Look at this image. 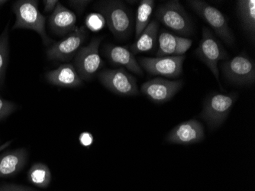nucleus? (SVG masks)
Segmentation results:
<instances>
[{
  "label": "nucleus",
  "mask_w": 255,
  "mask_h": 191,
  "mask_svg": "<svg viewBox=\"0 0 255 191\" xmlns=\"http://www.w3.org/2000/svg\"><path fill=\"white\" fill-rule=\"evenodd\" d=\"M102 40L103 37L93 38L90 44L80 47L76 54L73 65L83 81L91 80L104 64L99 51Z\"/></svg>",
  "instance_id": "0eeeda50"
},
{
  "label": "nucleus",
  "mask_w": 255,
  "mask_h": 191,
  "mask_svg": "<svg viewBox=\"0 0 255 191\" xmlns=\"http://www.w3.org/2000/svg\"><path fill=\"white\" fill-rule=\"evenodd\" d=\"M45 77L52 85L65 88H75L83 84V80L71 64H61L57 68L48 71Z\"/></svg>",
  "instance_id": "f3484780"
},
{
  "label": "nucleus",
  "mask_w": 255,
  "mask_h": 191,
  "mask_svg": "<svg viewBox=\"0 0 255 191\" xmlns=\"http://www.w3.org/2000/svg\"><path fill=\"white\" fill-rule=\"evenodd\" d=\"M98 78L106 88L115 94L133 97L140 93L136 79L123 67L102 70Z\"/></svg>",
  "instance_id": "6e6552de"
},
{
  "label": "nucleus",
  "mask_w": 255,
  "mask_h": 191,
  "mask_svg": "<svg viewBox=\"0 0 255 191\" xmlns=\"http://www.w3.org/2000/svg\"><path fill=\"white\" fill-rule=\"evenodd\" d=\"M11 9L15 15L13 29L22 28L36 31L44 45H51L53 41L46 32V17L38 9V1L18 0L14 2Z\"/></svg>",
  "instance_id": "f257e3e1"
},
{
  "label": "nucleus",
  "mask_w": 255,
  "mask_h": 191,
  "mask_svg": "<svg viewBox=\"0 0 255 191\" xmlns=\"http://www.w3.org/2000/svg\"><path fill=\"white\" fill-rule=\"evenodd\" d=\"M67 2L71 8H74L78 13L80 14L82 13L86 7L90 2H91V1H89V0H71Z\"/></svg>",
  "instance_id": "a878e982"
},
{
  "label": "nucleus",
  "mask_w": 255,
  "mask_h": 191,
  "mask_svg": "<svg viewBox=\"0 0 255 191\" xmlns=\"http://www.w3.org/2000/svg\"><path fill=\"white\" fill-rule=\"evenodd\" d=\"M238 14L242 26L249 34L255 35V0H239L237 2Z\"/></svg>",
  "instance_id": "aec40b11"
},
{
  "label": "nucleus",
  "mask_w": 255,
  "mask_h": 191,
  "mask_svg": "<svg viewBox=\"0 0 255 191\" xmlns=\"http://www.w3.org/2000/svg\"><path fill=\"white\" fill-rule=\"evenodd\" d=\"M16 108L17 106L15 103L0 97V121L14 113Z\"/></svg>",
  "instance_id": "393cba45"
},
{
  "label": "nucleus",
  "mask_w": 255,
  "mask_h": 191,
  "mask_svg": "<svg viewBox=\"0 0 255 191\" xmlns=\"http://www.w3.org/2000/svg\"><path fill=\"white\" fill-rule=\"evenodd\" d=\"M11 141H8V142H5L3 144L1 145V146H0V152H2V151L5 150V149H6L7 148L11 145Z\"/></svg>",
  "instance_id": "c756f323"
},
{
  "label": "nucleus",
  "mask_w": 255,
  "mask_h": 191,
  "mask_svg": "<svg viewBox=\"0 0 255 191\" xmlns=\"http://www.w3.org/2000/svg\"><path fill=\"white\" fill-rule=\"evenodd\" d=\"M27 176L28 182L38 188H48L51 182V173L49 168L41 162L32 165L28 170Z\"/></svg>",
  "instance_id": "4be33fe9"
},
{
  "label": "nucleus",
  "mask_w": 255,
  "mask_h": 191,
  "mask_svg": "<svg viewBox=\"0 0 255 191\" xmlns=\"http://www.w3.org/2000/svg\"><path fill=\"white\" fill-rule=\"evenodd\" d=\"M86 26L93 31H98L105 26L106 21L100 13L90 14L86 18Z\"/></svg>",
  "instance_id": "b1692460"
},
{
  "label": "nucleus",
  "mask_w": 255,
  "mask_h": 191,
  "mask_svg": "<svg viewBox=\"0 0 255 191\" xmlns=\"http://www.w3.org/2000/svg\"><path fill=\"white\" fill-rule=\"evenodd\" d=\"M28 160L25 149L6 151L0 155V178L14 176L22 170Z\"/></svg>",
  "instance_id": "a211bd4d"
},
{
  "label": "nucleus",
  "mask_w": 255,
  "mask_h": 191,
  "mask_svg": "<svg viewBox=\"0 0 255 191\" xmlns=\"http://www.w3.org/2000/svg\"><path fill=\"white\" fill-rule=\"evenodd\" d=\"M238 97L239 95L236 93H213L205 99L200 116L210 129H216L223 124Z\"/></svg>",
  "instance_id": "7ed1b4c3"
},
{
  "label": "nucleus",
  "mask_w": 255,
  "mask_h": 191,
  "mask_svg": "<svg viewBox=\"0 0 255 191\" xmlns=\"http://www.w3.org/2000/svg\"><path fill=\"white\" fill-rule=\"evenodd\" d=\"M183 80H168L156 77L143 83L141 92L150 101L164 103L171 100L183 87Z\"/></svg>",
  "instance_id": "f8f14e48"
},
{
  "label": "nucleus",
  "mask_w": 255,
  "mask_h": 191,
  "mask_svg": "<svg viewBox=\"0 0 255 191\" xmlns=\"http://www.w3.org/2000/svg\"><path fill=\"white\" fill-rule=\"evenodd\" d=\"M156 17L166 27L182 35L193 32V23L179 1H169L161 4L156 10Z\"/></svg>",
  "instance_id": "423d86ee"
},
{
  "label": "nucleus",
  "mask_w": 255,
  "mask_h": 191,
  "mask_svg": "<svg viewBox=\"0 0 255 191\" xmlns=\"http://www.w3.org/2000/svg\"><path fill=\"white\" fill-rule=\"evenodd\" d=\"M5 2H7L5 0H0V7L2 6V5H3Z\"/></svg>",
  "instance_id": "7c9ffc66"
},
{
  "label": "nucleus",
  "mask_w": 255,
  "mask_h": 191,
  "mask_svg": "<svg viewBox=\"0 0 255 191\" xmlns=\"http://www.w3.org/2000/svg\"><path fill=\"white\" fill-rule=\"evenodd\" d=\"M196 54L200 61H203L206 67L211 70L215 78L220 84V74L218 64L222 60L227 58L228 54L220 41L206 27H203L201 40L196 49ZM220 87H222L221 84Z\"/></svg>",
  "instance_id": "39448f33"
},
{
  "label": "nucleus",
  "mask_w": 255,
  "mask_h": 191,
  "mask_svg": "<svg viewBox=\"0 0 255 191\" xmlns=\"http://www.w3.org/2000/svg\"><path fill=\"white\" fill-rule=\"evenodd\" d=\"M97 10L103 15L111 32L118 39H125L131 33V15L121 1H102L97 5Z\"/></svg>",
  "instance_id": "f03ea898"
},
{
  "label": "nucleus",
  "mask_w": 255,
  "mask_h": 191,
  "mask_svg": "<svg viewBox=\"0 0 255 191\" xmlns=\"http://www.w3.org/2000/svg\"><path fill=\"white\" fill-rule=\"evenodd\" d=\"M185 57V55L143 57L138 59V64L151 75L176 78L183 73Z\"/></svg>",
  "instance_id": "9d476101"
},
{
  "label": "nucleus",
  "mask_w": 255,
  "mask_h": 191,
  "mask_svg": "<svg viewBox=\"0 0 255 191\" xmlns=\"http://www.w3.org/2000/svg\"><path fill=\"white\" fill-rule=\"evenodd\" d=\"M76 23L75 14L59 2L50 16L48 26L54 34L65 35L71 34L77 28Z\"/></svg>",
  "instance_id": "dca6fc26"
},
{
  "label": "nucleus",
  "mask_w": 255,
  "mask_h": 191,
  "mask_svg": "<svg viewBox=\"0 0 255 191\" xmlns=\"http://www.w3.org/2000/svg\"><path fill=\"white\" fill-rule=\"evenodd\" d=\"M204 128L196 119L183 122L173 128L167 136V141L171 144H196L204 139Z\"/></svg>",
  "instance_id": "ddd939ff"
},
{
  "label": "nucleus",
  "mask_w": 255,
  "mask_h": 191,
  "mask_svg": "<svg viewBox=\"0 0 255 191\" xmlns=\"http://www.w3.org/2000/svg\"><path fill=\"white\" fill-rule=\"evenodd\" d=\"M103 54L114 65L123 66L137 76H143L142 68L130 50L123 46L107 44L103 48Z\"/></svg>",
  "instance_id": "2eb2a0df"
},
{
  "label": "nucleus",
  "mask_w": 255,
  "mask_h": 191,
  "mask_svg": "<svg viewBox=\"0 0 255 191\" xmlns=\"http://www.w3.org/2000/svg\"><path fill=\"white\" fill-rule=\"evenodd\" d=\"M8 25L0 35V87L3 86L9 57V41H8Z\"/></svg>",
  "instance_id": "5701e85b"
},
{
  "label": "nucleus",
  "mask_w": 255,
  "mask_h": 191,
  "mask_svg": "<svg viewBox=\"0 0 255 191\" xmlns=\"http://www.w3.org/2000/svg\"><path fill=\"white\" fill-rule=\"evenodd\" d=\"M0 191H37L32 188L28 187L22 186V185H12V184H7V185H0Z\"/></svg>",
  "instance_id": "bb28decb"
},
{
  "label": "nucleus",
  "mask_w": 255,
  "mask_h": 191,
  "mask_svg": "<svg viewBox=\"0 0 255 191\" xmlns=\"http://www.w3.org/2000/svg\"><path fill=\"white\" fill-rule=\"evenodd\" d=\"M79 142H80V144L84 147H90L94 144V136L89 132H83L79 136Z\"/></svg>",
  "instance_id": "cd10ccee"
},
{
  "label": "nucleus",
  "mask_w": 255,
  "mask_h": 191,
  "mask_svg": "<svg viewBox=\"0 0 255 191\" xmlns=\"http://www.w3.org/2000/svg\"><path fill=\"white\" fill-rule=\"evenodd\" d=\"M87 37V28L84 26L77 27L65 38L51 44L47 50V57L50 60L70 61L80 50Z\"/></svg>",
  "instance_id": "9b49d317"
},
{
  "label": "nucleus",
  "mask_w": 255,
  "mask_h": 191,
  "mask_svg": "<svg viewBox=\"0 0 255 191\" xmlns=\"http://www.w3.org/2000/svg\"><path fill=\"white\" fill-rule=\"evenodd\" d=\"M158 29L159 23L157 20L150 21L141 35L130 47L132 54L148 52L150 50H152L157 41Z\"/></svg>",
  "instance_id": "6ab92c4d"
},
{
  "label": "nucleus",
  "mask_w": 255,
  "mask_h": 191,
  "mask_svg": "<svg viewBox=\"0 0 255 191\" xmlns=\"http://www.w3.org/2000/svg\"><path fill=\"white\" fill-rule=\"evenodd\" d=\"M222 70L225 78L233 84L252 86L255 83V61L244 53L223 63Z\"/></svg>",
  "instance_id": "1a4fd4ad"
},
{
  "label": "nucleus",
  "mask_w": 255,
  "mask_h": 191,
  "mask_svg": "<svg viewBox=\"0 0 255 191\" xmlns=\"http://www.w3.org/2000/svg\"><path fill=\"white\" fill-rule=\"evenodd\" d=\"M59 2V1H57V0H44L43 4H44V11L45 12L52 11L53 12Z\"/></svg>",
  "instance_id": "c85d7f7f"
},
{
  "label": "nucleus",
  "mask_w": 255,
  "mask_h": 191,
  "mask_svg": "<svg viewBox=\"0 0 255 191\" xmlns=\"http://www.w3.org/2000/svg\"><path fill=\"white\" fill-rule=\"evenodd\" d=\"M155 2L153 0H141L137 7V15L135 18V38L137 39L144 28L148 25L150 17L152 15Z\"/></svg>",
  "instance_id": "412c9836"
},
{
  "label": "nucleus",
  "mask_w": 255,
  "mask_h": 191,
  "mask_svg": "<svg viewBox=\"0 0 255 191\" xmlns=\"http://www.w3.org/2000/svg\"><path fill=\"white\" fill-rule=\"evenodd\" d=\"M187 3L202 19L210 25L216 35L225 44L229 46L234 44V34L224 14L216 7L202 0H190L187 1Z\"/></svg>",
  "instance_id": "20e7f679"
},
{
  "label": "nucleus",
  "mask_w": 255,
  "mask_h": 191,
  "mask_svg": "<svg viewBox=\"0 0 255 191\" xmlns=\"http://www.w3.org/2000/svg\"><path fill=\"white\" fill-rule=\"evenodd\" d=\"M193 44L190 38L179 37L169 31L162 30L158 37V49L156 57L183 56Z\"/></svg>",
  "instance_id": "4468645a"
}]
</instances>
